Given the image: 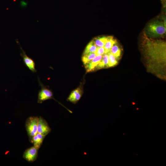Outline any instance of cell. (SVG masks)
Listing matches in <instances>:
<instances>
[{"instance_id": "cell-9", "label": "cell", "mask_w": 166, "mask_h": 166, "mask_svg": "<svg viewBox=\"0 0 166 166\" xmlns=\"http://www.w3.org/2000/svg\"><path fill=\"white\" fill-rule=\"evenodd\" d=\"M45 136L37 133L33 137L32 143L34 146L39 149L41 146Z\"/></svg>"}, {"instance_id": "cell-4", "label": "cell", "mask_w": 166, "mask_h": 166, "mask_svg": "<svg viewBox=\"0 0 166 166\" xmlns=\"http://www.w3.org/2000/svg\"><path fill=\"white\" fill-rule=\"evenodd\" d=\"M38 150V149L34 146L30 147L24 151L23 157L28 162H33L37 159Z\"/></svg>"}, {"instance_id": "cell-5", "label": "cell", "mask_w": 166, "mask_h": 166, "mask_svg": "<svg viewBox=\"0 0 166 166\" xmlns=\"http://www.w3.org/2000/svg\"><path fill=\"white\" fill-rule=\"evenodd\" d=\"M51 131L46 121L41 116L38 117V132L46 136Z\"/></svg>"}, {"instance_id": "cell-16", "label": "cell", "mask_w": 166, "mask_h": 166, "mask_svg": "<svg viewBox=\"0 0 166 166\" xmlns=\"http://www.w3.org/2000/svg\"><path fill=\"white\" fill-rule=\"evenodd\" d=\"M107 53L109 57L108 67H111L116 65L117 61L115 57L110 51Z\"/></svg>"}, {"instance_id": "cell-13", "label": "cell", "mask_w": 166, "mask_h": 166, "mask_svg": "<svg viewBox=\"0 0 166 166\" xmlns=\"http://www.w3.org/2000/svg\"><path fill=\"white\" fill-rule=\"evenodd\" d=\"M116 43V40L113 38V36H110L104 47L105 50V53H107L109 52L113 46Z\"/></svg>"}, {"instance_id": "cell-6", "label": "cell", "mask_w": 166, "mask_h": 166, "mask_svg": "<svg viewBox=\"0 0 166 166\" xmlns=\"http://www.w3.org/2000/svg\"><path fill=\"white\" fill-rule=\"evenodd\" d=\"M20 48L22 51L21 56L22 58L24 64L32 72L36 73L37 71L35 68V64L34 60L28 56L22 47Z\"/></svg>"}, {"instance_id": "cell-8", "label": "cell", "mask_w": 166, "mask_h": 166, "mask_svg": "<svg viewBox=\"0 0 166 166\" xmlns=\"http://www.w3.org/2000/svg\"><path fill=\"white\" fill-rule=\"evenodd\" d=\"M102 57V55H96L89 62L85 65L86 72L89 73L94 70L101 61Z\"/></svg>"}, {"instance_id": "cell-18", "label": "cell", "mask_w": 166, "mask_h": 166, "mask_svg": "<svg viewBox=\"0 0 166 166\" xmlns=\"http://www.w3.org/2000/svg\"><path fill=\"white\" fill-rule=\"evenodd\" d=\"M163 4H165L166 0H161Z\"/></svg>"}, {"instance_id": "cell-2", "label": "cell", "mask_w": 166, "mask_h": 166, "mask_svg": "<svg viewBox=\"0 0 166 166\" xmlns=\"http://www.w3.org/2000/svg\"><path fill=\"white\" fill-rule=\"evenodd\" d=\"M38 120L37 116H31L27 118L26 121V128L31 143L34 136L38 133Z\"/></svg>"}, {"instance_id": "cell-17", "label": "cell", "mask_w": 166, "mask_h": 166, "mask_svg": "<svg viewBox=\"0 0 166 166\" xmlns=\"http://www.w3.org/2000/svg\"><path fill=\"white\" fill-rule=\"evenodd\" d=\"M95 53L96 55H103L105 53V50L104 47H97Z\"/></svg>"}, {"instance_id": "cell-3", "label": "cell", "mask_w": 166, "mask_h": 166, "mask_svg": "<svg viewBox=\"0 0 166 166\" xmlns=\"http://www.w3.org/2000/svg\"><path fill=\"white\" fill-rule=\"evenodd\" d=\"M38 81L41 87V89L38 92V103L42 104L43 101L51 99L55 100L53 97V94L51 90L43 85L39 78Z\"/></svg>"}, {"instance_id": "cell-10", "label": "cell", "mask_w": 166, "mask_h": 166, "mask_svg": "<svg viewBox=\"0 0 166 166\" xmlns=\"http://www.w3.org/2000/svg\"><path fill=\"white\" fill-rule=\"evenodd\" d=\"M110 36L98 37L93 40L97 47H104L105 43Z\"/></svg>"}, {"instance_id": "cell-7", "label": "cell", "mask_w": 166, "mask_h": 166, "mask_svg": "<svg viewBox=\"0 0 166 166\" xmlns=\"http://www.w3.org/2000/svg\"><path fill=\"white\" fill-rule=\"evenodd\" d=\"M83 93V91L81 88L78 87L71 92L67 100L73 104H76L80 99Z\"/></svg>"}, {"instance_id": "cell-15", "label": "cell", "mask_w": 166, "mask_h": 166, "mask_svg": "<svg viewBox=\"0 0 166 166\" xmlns=\"http://www.w3.org/2000/svg\"><path fill=\"white\" fill-rule=\"evenodd\" d=\"M116 43L113 46L110 51L114 55L116 58L117 59L120 56L121 50L119 46L116 44Z\"/></svg>"}, {"instance_id": "cell-11", "label": "cell", "mask_w": 166, "mask_h": 166, "mask_svg": "<svg viewBox=\"0 0 166 166\" xmlns=\"http://www.w3.org/2000/svg\"><path fill=\"white\" fill-rule=\"evenodd\" d=\"M97 48V47L93 40L88 44L83 52V54L95 53Z\"/></svg>"}, {"instance_id": "cell-12", "label": "cell", "mask_w": 166, "mask_h": 166, "mask_svg": "<svg viewBox=\"0 0 166 166\" xmlns=\"http://www.w3.org/2000/svg\"><path fill=\"white\" fill-rule=\"evenodd\" d=\"M109 57L108 53H105L102 56L101 61L96 68L97 69L108 67Z\"/></svg>"}, {"instance_id": "cell-1", "label": "cell", "mask_w": 166, "mask_h": 166, "mask_svg": "<svg viewBox=\"0 0 166 166\" xmlns=\"http://www.w3.org/2000/svg\"><path fill=\"white\" fill-rule=\"evenodd\" d=\"M166 30V26L164 23L159 21L150 22L146 28L148 34L153 38L162 36L165 33Z\"/></svg>"}, {"instance_id": "cell-14", "label": "cell", "mask_w": 166, "mask_h": 166, "mask_svg": "<svg viewBox=\"0 0 166 166\" xmlns=\"http://www.w3.org/2000/svg\"><path fill=\"white\" fill-rule=\"evenodd\" d=\"M96 56L95 53L83 54L82 61L83 64L85 65L90 62Z\"/></svg>"}]
</instances>
